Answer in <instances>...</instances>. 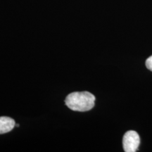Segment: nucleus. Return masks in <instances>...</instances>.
Listing matches in <instances>:
<instances>
[{
  "label": "nucleus",
  "instance_id": "f257e3e1",
  "mask_svg": "<svg viewBox=\"0 0 152 152\" xmlns=\"http://www.w3.org/2000/svg\"><path fill=\"white\" fill-rule=\"evenodd\" d=\"M65 103L73 111H87L94 106L95 96L89 92H72L66 96Z\"/></svg>",
  "mask_w": 152,
  "mask_h": 152
},
{
  "label": "nucleus",
  "instance_id": "f03ea898",
  "mask_svg": "<svg viewBox=\"0 0 152 152\" xmlns=\"http://www.w3.org/2000/svg\"><path fill=\"white\" fill-rule=\"evenodd\" d=\"M140 143V138L135 131H128L123 136V145L125 152H135Z\"/></svg>",
  "mask_w": 152,
  "mask_h": 152
},
{
  "label": "nucleus",
  "instance_id": "7ed1b4c3",
  "mask_svg": "<svg viewBox=\"0 0 152 152\" xmlns=\"http://www.w3.org/2000/svg\"><path fill=\"white\" fill-rule=\"evenodd\" d=\"M16 126V123L11 118L0 117V134L10 132Z\"/></svg>",
  "mask_w": 152,
  "mask_h": 152
},
{
  "label": "nucleus",
  "instance_id": "20e7f679",
  "mask_svg": "<svg viewBox=\"0 0 152 152\" xmlns=\"http://www.w3.org/2000/svg\"><path fill=\"white\" fill-rule=\"evenodd\" d=\"M146 66L148 69H149L150 71H152V56H150L149 58L146 61Z\"/></svg>",
  "mask_w": 152,
  "mask_h": 152
}]
</instances>
